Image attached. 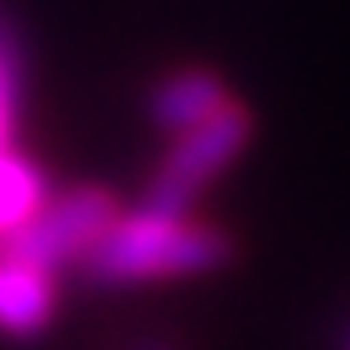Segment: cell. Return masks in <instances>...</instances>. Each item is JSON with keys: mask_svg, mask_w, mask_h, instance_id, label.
I'll list each match as a JSON object with an SVG mask.
<instances>
[{"mask_svg": "<svg viewBox=\"0 0 350 350\" xmlns=\"http://www.w3.org/2000/svg\"><path fill=\"white\" fill-rule=\"evenodd\" d=\"M49 200H54L49 175H44V165L29 151H20V146L0 151V243L25 234Z\"/></svg>", "mask_w": 350, "mask_h": 350, "instance_id": "6", "label": "cell"}, {"mask_svg": "<svg viewBox=\"0 0 350 350\" xmlns=\"http://www.w3.org/2000/svg\"><path fill=\"white\" fill-rule=\"evenodd\" d=\"M20 107H25V44L0 20V151L15 146Z\"/></svg>", "mask_w": 350, "mask_h": 350, "instance_id": "7", "label": "cell"}, {"mask_svg": "<svg viewBox=\"0 0 350 350\" xmlns=\"http://www.w3.org/2000/svg\"><path fill=\"white\" fill-rule=\"evenodd\" d=\"M345 350H350V331H345Z\"/></svg>", "mask_w": 350, "mask_h": 350, "instance_id": "9", "label": "cell"}, {"mask_svg": "<svg viewBox=\"0 0 350 350\" xmlns=\"http://www.w3.org/2000/svg\"><path fill=\"white\" fill-rule=\"evenodd\" d=\"M253 142V112L243 103H229L219 117L200 122L185 137H170L161 165L151 170L142 204L165 209V214H195V200L219 180Z\"/></svg>", "mask_w": 350, "mask_h": 350, "instance_id": "2", "label": "cell"}, {"mask_svg": "<svg viewBox=\"0 0 350 350\" xmlns=\"http://www.w3.org/2000/svg\"><path fill=\"white\" fill-rule=\"evenodd\" d=\"M229 103H239L234 88L214 68L190 64V68H175V73L156 78V88L146 93V117H151L156 131H165V137H185V131H195L200 122L219 117Z\"/></svg>", "mask_w": 350, "mask_h": 350, "instance_id": "4", "label": "cell"}, {"mask_svg": "<svg viewBox=\"0 0 350 350\" xmlns=\"http://www.w3.org/2000/svg\"><path fill=\"white\" fill-rule=\"evenodd\" d=\"M137 350H180V345H175V340H142Z\"/></svg>", "mask_w": 350, "mask_h": 350, "instance_id": "8", "label": "cell"}, {"mask_svg": "<svg viewBox=\"0 0 350 350\" xmlns=\"http://www.w3.org/2000/svg\"><path fill=\"white\" fill-rule=\"evenodd\" d=\"M229 258H234V239L219 224L137 204V209H122V219L88 253L78 273L93 287H151V282L209 278L229 268Z\"/></svg>", "mask_w": 350, "mask_h": 350, "instance_id": "1", "label": "cell"}, {"mask_svg": "<svg viewBox=\"0 0 350 350\" xmlns=\"http://www.w3.org/2000/svg\"><path fill=\"white\" fill-rule=\"evenodd\" d=\"M59 312V278L0 248V336L29 340Z\"/></svg>", "mask_w": 350, "mask_h": 350, "instance_id": "5", "label": "cell"}, {"mask_svg": "<svg viewBox=\"0 0 350 350\" xmlns=\"http://www.w3.org/2000/svg\"><path fill=\"white\" fill-rule=\"evenodd\" d=\"M122 219V200L107 185H73V190H54V200L39 209V219L15 234L10 243H0L5 253L34 262L44 273H64V268H83L107 229Z\"/></svg>", "mask_w": 350, "mask_h": 350, "instance_id": "3", "label": "cell"}]
</instances>
